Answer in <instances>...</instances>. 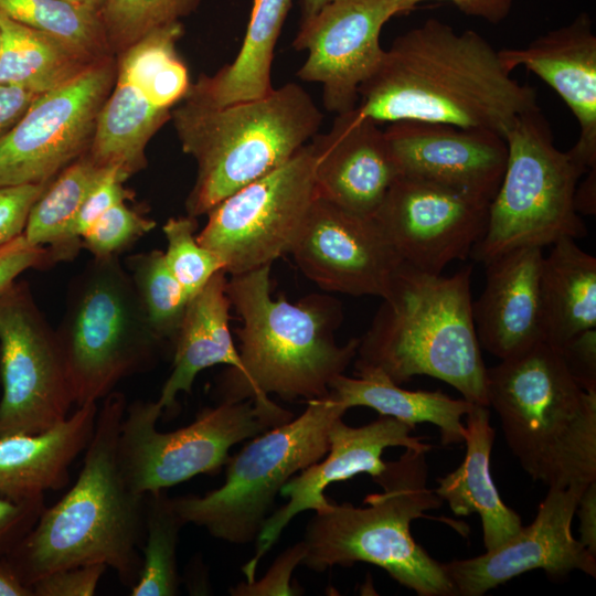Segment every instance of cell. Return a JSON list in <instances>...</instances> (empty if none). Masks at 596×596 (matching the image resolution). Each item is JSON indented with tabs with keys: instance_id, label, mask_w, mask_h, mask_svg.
I'll return each instance as SVG.
<instances>
[{
	"instance_id": "cell-36",
	"label": "cell",
	"mask_w": 596,
	"mask_h": 596,
	"mask_svg": "<svg viewBox=\"0 0 596 596\" xmlns=\"http://www.w3.org/2000/svg\"><path fill=\"white\" fill-rule=\"evenodd\" d=\"M200 0H105L99 11L113 54H118L147 33L181 21Z\"/></svg>"
},
{
	"instance_id": "cell-39",
	"label": "cell",
	"mask_w": 596,
	"mask_h": 596,
	"mask_svg": "<svg viewBox=\"0 0 596 596\" xmlns=\"http://www.w3.org/2000/svg\"><path fill=\"white\" fill-rule=\"evenodd\" d=\"M125 181L120 172L114 169L84 200L66 235L67 249L73 258L82 248V237L93 223L109 207L130 198V192L123 185Z\"/></svg>"
},
{
	"instance_id": "cell-22",
	"label": "cell",
	"mask_w": 596,
	"mask_h": 596,
	"mask_svg": "<svg viewBox=\"0 0 596 596\" xmlns=\"http://www.w3.org/2000/svg\"><path fill=\"white\" fill-rule=\"evenodd\" d=\"M499 55L508 71L523 66L561 96L579 126L567 152L584 173L596 169V35L588 14Z\"/></svg>"
},
{
	"instance_id": "cell-17",
	"label": "cell",
	"mask_w": 596,
	"mask_h": 596,
	"mask_svg": "<svg viewBox=\"0 0 596 596\" xmlns=\"http://www.w3.org/2000/svg\"><path fill=\"white\" fill-rule=\"evenodd\" d=\"M292 254L301 273L327 291L385 298L402 263L373 216L313 201Z\"/></svg>"
},
{
	"instance_id": "cell-40",
	"label": "cell",
	"mask_w": 596,
	"mask_h": 596,
	"mask_svg": "<svg viewBox=\"0 0 596 596\" xmlns=\"http://www.w3.org/2000/svg\"><path fill=\"white\" fill-rule=\"evenodd\" d=\"M305 545L301 542L285 550L272 564L264 577L242 582L230 589L234 596L300 595L302 589L291 583V574L301 564Z\"/></svg>"
},
{
	"instance_id": "cell-51",
	"label": "cell",
	"mask_w": 596,
	"mask_h": 596,
	"mask_svg": "<svg viewBox=\"0 0 596 596\" xmlns=\"http://www.w3.org/2000/svg\"><path fill=\"white\" fill-rule=\"evenodd\" d=\"M337 0H301V20L300 22L315 15L326 4Z\"/></svg>"
},
{
	"instance_id": "cell-45",
	"label": "cell",
	"mask_w": 596,
	"mask_h": 596,
	"mask_svg": "<svg viewBox=\"0 0 596 596\" xmlns=\"http://www.w3.org/2000/svg\"><path fill=\"white\" fill-rule=\"evenodd\" d=\"M557 350L577 384L596 392V328L576 334Z\"/></svg>"
},
{
	"instance_id": "cell-29",
	"label": "cell",
	"mask_w": 596,
	"mask_h": 596,
	"mask_svg": "<svg viewBox=\"0 0 596 596\" xmlns=\"http://www.w3.org/2000/svg\"><path fill=\"white\" fill-rule=\"evenodd\" d=\"M541 315L544 342L560 348L576 334L596 328V258L574 238L562 237L543 257Z\"/></svg>"
},
{
	"instance_id": "cell-28",
	"label": "cell",
	"mask_w": 596,
	"mask_h": 596,
	"mask_svg": "<svg viewBox=\"0 0 596 596\" xmlns=\"http://www.w3.org/2000/svg\"><path fill=\"white\" fill-rule=\"evenodd\" d=\"M170 118L171 110L157 106L142 84L117 70L87 153L127 180L147 166V145Z\"/></svg>"
},
{
	"instance_id": "cell-21",
	"label": "cell",
	"mask_w": 596,
	"mask_h": 596,
	"mask_svg": "<svg viewBox=\"0 0 596 596\" xmlns=\"http://www.w3.org/2000/svg\"><path fill=\"white\" fill-rule=\"evenodd\" d=\"M310 146L318 196L359 215L373 216L400 175L384 130L358 107L336 115Z\"/></svg>"
},
{
	"instance_id": "cell-31",
	"label": "cell",
	"mask_w": 596,
	"mask_h": 596,
	"mask_svg": "<svg viewBox=\"0 0 596 596\" xmlns=\"http://www.w3.org/2000/svg\"><path fill=\"white\" fill-rule=\"evenodd\" d=\"M0 38V84L39 95L68 83L100 61L1 12Z\"/></svg>"
},
{
	"instance_id": "cell-33",
	"label": "cell",
	"mask_w": 596,
	"mask_h": 596,
	"mask_svg": "<svg viewBox=\"0 0 596 596\" xmlns=\"http://www.w3.org/2000/svg\"><path fill=\"white\" fill-rule=\"evenodd\" d=\"M184 525L173 499L164 490L145 494L146 542L130 596H174L179 593L177 547Z\"/></svg>"
},
{
	"instance_id": "cell-20",
	"label": "cell",
	"mask_w": 596,
	"mask_h": 596,
	"mask_svg": "<svg viewBox=\"0 0 596 596\" xmlns=\"http://www.w3.org/2000/svg\"><path fill=\"white\" fill-rule=\"evenodd\" d=\"M400 174L458 189L489 201L507 164L499 134L479 128L401 120L384 130Z\"/></svg>"
},
{
	"instance_id": "cell-27",
	"label": "cell",
	"mask_w": 596,
	"mask_h": 596,
	"mask_svg": "<svg viewBox=\"0 0 596 596\" xmlns=\"http://www.w3.org/2000/svg\"><path fill=\"white\" fill-rule=\"evenodd\" d=\"M356 377L341 374L330 383V395L345 409L364 406L415 427L418 423L437 426L444 445L464 444L466 416L473 403L435 391H408L381 370L355 365Z\"/></svg>"
},
{
	"instance_id": "cell-9",
	"label": "cell",
	"mask_w": 596,
	"mask_h": 596,
	"mask_svg": "<svg viewBox=\"0 0 596 596\" xmlns=\"http://www.w3.org/2000/svg\"><path fill=\"white\" fill-rule=\"evenodd\" d=\"M347 409L330 393L308 401L296 418L247 443L225 464L224 483L203 496L172 498L185 524L204 528L213 538L246 544L257 535L281 487L329 449V430Z\"/></svg>"
},
{
	"instance_id": "cell-6",
	"label": "cell",
	"mask_w": 596,
	"mask_h": 596,
	"mask_svg": "<svg viewBox=\"0 0 596 596\" xmlns=\"http://www.w3.org/2000/svg\"><path fill=\"white\" fill-rule=\"evenodd\" d=\"M170 119L196 162L185 210L198 217L292 158L318 134L322 113L302 86L287 83L225 106L184 98Z\"/></svg>"
},
{
	"instance_id": "cell-53",
	"label": "cell",
	"mask_w": 596,
	"mask_h": 596,
	"mask_svg": "<svg viewBox=\"0 0 596 596\" xmlns=\"http://www.w3.org/2000/svg\"><path fill=\"white\" fill-rule=\"evenodd\" d=\"M0 45H1V38H0Z\"/></svg>"
},
{
	"instance_id": "cell-49",
	"label": "cell",
	"mask_w": 596,
	"mask_h": 596,
	"mask_svg": "<svg viewBox=\"0 0 596 596\" xmlns=\"http://www.w3.org/2000/svg\"><path fill=\"white\" fill-rule=\"evenodd\" d=\"M575 210L578 214L594 215L596 212V169L589 170L584 182L576 187Z\"/></svg>"
},
{
	"instance_id": "cell-25",
	"label": "cell",
	"mask_w": 596,
	"mask_h": 596,
	"mask_svg": "<svg viewBox=\"0 0 596 596\" xmlns=\"http://www.w3.org/2000/svg\"><path fill=\"white\" fill-rule=\"evenodd\" d=\"M224 270L214 274L188 302L173 343L172 371L164 382L158 404L175 406L179 393H190L196 375L213 365L225 364L240 372L242 361L230 330L231 301Z\"/></svg>"
},
{
	"instance_id": "cell-11",
	"label": "cell",
	"mask_w": 596,
	"mask_h": 596,
	"mask_svg": "<svg viewBox=\"0 0 596 596\" xmlns=\"http://www.w3.org/2000/svg\"><path fill=\"white\" fill-rule=\"evenodd\" d=\"M158 402L127 404L117 441V462L127 486L145 496L166 490L198 475H215L230 458V449L277 425L292 413L269 396L221 402L205 407L179 429L160 432Z\"/></svg>"
},
{
	"instance_id": "cell-8",
	"label": "cell",
	"mask_w": 596,
	"mask_h": 596,
	"mask_svg": "<svg viewBox=\"0 0 596 596\" xmlns=\"http://www.w3.org/2000/svg\"><path fill=\"white\" fill-rule=\"evenodd\" d=\"M56 334L76 407L150 369L164 347L118 256L94 257L73 281Z\"/></svg>"
},
{
	"instance_id": "cell-52",
	"label": "cell",
	"mask_w": 596,
	"mask_h": 596,
	"mask_svg": "<svg viewBox=\"0 0 596 596\" xmlns=\"http://www.w3.org/2000/svg\"><path fill=\"white\" fill-rule=\"evenodd\" d=\"M62 1L99 14V11L105 0H62Z\"/></svg>"
},
{
	"instance_id": "cell-7",
	"label": "cell",
	"mask_w": 596,
	"mask_h": 596,
	"mask_svg": "<svg viewBox=\"0 0 596 596\" xmlns=\"http://www.w3.org/2000/svg\"><path fill=\"white\" fill-rule=\"evenodd\" d=\"M427 450L405 448L385 461L373 480L382 492L371 493L364 507L331 502L306 526L301 565L321 573L356 562L383 568L419 596H454L443 563L435 561L411 534V523L438 509L443 500L427 485Z\"/></svg>"
},
{
	"instance_id": "cell-37",
	"label": "cell",
	"mask_w": 596,
	"mask_h": 596,
	"mask_svg": "<svg viewBox=\"0 0 596 596\" xmlns=\"http://www.w3.org/2000/svg\"><path fill=\"white\" fill-rule=\"evenodd\" d=\"M196 217L187 215L169 219L162 226L167 240L166 264L191 299L224 265L219 256L200 245L195 231Z\"/></svg>"
},
{
	"instance_id": "cell-2",
	"label": "cell",
	"mask_w": 596,
	"mask_h": 596,
	"mask_svg": "<svg viewBox=\"0 0 596 596\" xmlns=\"http://www.w3.org/2000/svg\"><path fill=\"white\" fill-rule=\"evenodd\" d=\"M126 406L120 392L103 400L75 483L44 508L30 532L0 560L24 585L61 568L96 563L113 568L123 585L136 583L145 496L127 486L117 462Z\"/></svg>"
},
{
	"instance_id": "cell-43",
	"label": "cell",
	"mask_w": 596,
	"mask_h": 596,
	"mask_svg": "<svg viewBox=\"0 0 596 596\" xmlns=\"http://www.w3.org/2000/svg\"><path fill=\"white\" fill-rule=\"evenodd\" d=\"M45 507L44 496L24 500L0 496V560L30 532Z\"/></svg>"
},
{
	"instance_id": "cell-15",
	"label": "cell",
	"mask_w": 596,
	"mask_h": 596,
	"mask_svg": "<svg viewBox=\"0 0 596 596\" xmlns=\"http://www.w3.org/2000/svg\"><path fill=\"white\" fill-rule=\"evenodd\" d=\"M489 204L481 196L400 174L373 217L402 262L440 275L471 253L485 232Z\"/></svg>"
},
{
	"instance_id": "cell-16",
	"label": "cell",
	"mask_w": 596,
	"mask_h": 596,
	"mask_svg": "<svg viewBox=\"0 0 596 596\" xmlns=\"http://www.w3.org/2000/svg\"><path fill=\"white\" fill-rule=\"evenodd\" d=\"M394 15L391 0H337L300 22L292 45L307 57L297 76L321 86L328 111L337 115L356 107L360 86L385 52L382 28Z\"/></svg>"
},
{
	"instance_id": "cell-44",
	"label": "cell",
	"mask_w": 596,
	"mask_h": 596,
	"mask_svg": "<svg viewBox=\"0 0 596 596\" xmlns=\"http://www.w3.org/2000/svg\"><path fill=\"white\" fill-rule=\"evenodd\" d=\"M55 258L46 246L31 244L24 234L0 247V294L11 286L26 269L54 264Z\"/></svg>"
},
{
	"instance_id": "cell-41",
	"label": "cell",
	"mask_w": 596,
	"mask_h": 596,
	"mask_svg": "<svg viewBox=\"0 0 596 596\" xmlns=\"http://www.w3.org/2000/svg\"><path fill=\"white\" fill-rule=\"evenodd\" d=\"M108 567L105 564H86L49 573L32 585L33 596H93Z\"/></svg>"
},
{
	"instance_id": "cell-13",
	"label": "cell",
	"mask_w": 596,
	"mask_h": 596,
	"mask_svg": "<svg viewBox=\"0 0 596 596\" xmlns=\"http://www.w3.org/2000/svg\"><path fill=\"white\" fill-rule=\"evenodd\" d=\"M0 437L38 434L74 405L56 330L24 281L0 294Z\"/></svg>"
},
{
	"instance_id": "cell-3",
	"label": "cell",
	"mask_w": 596,
	"mask_h": 596,
	"mask_svg": "<svg viewBox=\"0 0 596 596\" xmlns=\"http://www.w3.org/2000/svg\"><path fill=\"white\" fill-rule=\"evenodd\" d=\"M270 267L227 279L231 306L242 320L240 372L217 376V402H240L276 394L285 401H307L329 394L330 383L356 356L359 339L340 345L334 331L342 320L341 305L327 296L310 295L298 302L274 299Z\"/></svg>"
},
{
	"instance_id": "cell-10",
	"label": "cell",
	"mask_w": 596,
	"mask_h": 596,
	"mask_svg": "<svg viewBox=\"0 0 596 596\" xmlns=\"http://www.w3.org/2000/svg\"><path fill=\"white\" fill-rule=\"evenodd\" d=\"M505 170L490 201L482 236L470 254L486 264L519 247L552 245L586 235L574 195L584 172L557 149L539 106L520 115L504 136Z\"/></svg>"
},
{
	"instance_id": "cell-23",
	"label": "cell",
	"mask_w": 596,
	"mask_h": 596,
	"mask_svg": "<svg viewBox=\"0 0 596 596\" xmlns=\"http://www.w3.org/2000/svg\"><path fill=\"white\" fill-rule=\"evenodd\" d=\"M543 248L519 247L486 265V284L472 301L480 348L504 360L544 342L540 277Z\"/></svg>"
},
{
	"instance_id": "cell-38",
	"label": "cell",
	"mask_w": 596,
	"mask_h": 596,
	"mask_svg": "<svg viewBox=\"0 0 596 596\" xmlns=\"http://www.w3.org/2000/svg\"><path fill=\"white\" fill-rule=\"evenodd\" d=\"M156 227V222L119 202L104 212L82 237V248L94 257L119 256L138 238Z\"/></svg>"
},
{
	"instance_id": "cell-46",
	"label": "cell",
	"mask_w": 596,
	"mask_h": 596,
	"mask_svg": "<svg viewBox=\"0 0 596 596\" xmlns=\"http://www.w3.org/2000/svg\"><path fill=\"white\" fill-rule=\"evenodd\" d=\"M395 13L401 14L411 11L418 3L426 0H391ZM453 2L461 12L478 17L490 23L502 21L512 7L513 0H447Z\"/></svg>"
},
{
	"instance_id": "cell-14",
	"label": "cell",
	"mask_w": 596,
	"mask_h": 596,
	"mask_svg": "<svg viewBox=\"0 0 596 596\" xmlns=\"http://www.w3.org/2000/svg\"><path fill=\"white\" fill-rule=\"evenodd\" d=\"M116 71L111 55L40 94L0 139V187L49 182L86 153Z\"/></svg>"
},
{
	"instance_id": "cell-48",
	"label": "cell",
	"mask_w": 596,
	"mask_h": 596,
	"mask_svg": "<svg viewBox=\"0 0 596 596\" xmlns=\"http://www.w3.org/2000/svg\"><path fill=\"white\" fill-rule=\"evenodd\" d=\"M579 542L596 556V480L588 482L578 499Z\"/></svg>"
},
{
	"instance_id": "cell-1",
	"label": "cell",
	"mask_w": 596,
	"mask_h": 596,
	"mask_svg": "<svg viewBox=\"0 0 596 596\" xmlns=\"http://www.w3.org/2000/svg\"><path fill=\"white\" fill-rule=\"evenodd\" d=\"M499 51L472 30L428 19L397 36L360 86L356 107L377 124L415 120L494 131L538 107Z\"/></svg>"
},
{
	"instance_id": "cell-24",
	"label": "cell",
	"mask_w": 596,
	"mask_h": 596,
	"mask_svg": "<svg viewBox=\"0 0 596 596\" xmlns=\"http://www.w3.org/2000/svg\"><path fill=\"white\" fill-rule=\"evenodd\" d=\"M96 402L76 407L63 422L38 434L0 437V496L24 500L58 490L94 433Z\"/></svg>"
},
{
	"instance_id": "cell-32",
	"label": "cell",
	"mask_w": 596,
	"mask_h": 596,
	"mask_svg": "<svg viewBox=\"0 0 596 596\" xmlns=\"http://www.w3.org/2000/svg\"><path fill=\"white\" fill-rule=\"evenodd\" d=\"M114 169L99 166L87 152L64 168L33 204L25 238L49 247L56 263L73 259L66 245L68 227L87 195Z\"/></svg>"
},
{
	"instance_id": "cell-19",
	"label": "cell",
	"mask_w": 596,
	"mask_h": 596,
	"mask_svg": "<svg viewBox=\"0 0 596 596\" xmlns=\"http://www.w3.org/2000/svg\"><path fill=\"white\" fill-rule=\"evenodd\" d=\"M414 426L384 415L360 427L348 426L342 417L336 419L329 430L327 457L305 468L281 487L279 493L288 502L265 520L256 539L255 554L242 568L246 582L255 579L260 558L297 514L306 510L321 512L329 508L331 501L326 497L328 486L362 472L372 478L379 476L385 468L382 454L387 447L430 451V444L411 435Z\"/></svg>"
},
{
	"instance_id": "cell-30",
	"label": "cell",
	"mask_w": 596,
	"mask_h": 596,
	"mask_svg": "<svg viewBox=\"0 0 596 596\" xmlns=\"http://www.w3.org/2000/svg\"><path fill=\"white\" fill-rule=\"evenodd\" d=\"M291 0H253L248 25L235 58L214 75H201L184 98L225 106L267 95L274 51Z\"/></svg>"
},
{
	"instance_id": "cell-4",
	"label": "cell",
	"mask_w": 596,
	"mask_h": 596,
	"mask_svg": "<svg viewBox=\"0 0 596 596\" xmlns=\"http://www.w3.org/2000/svg\"><path fill=\"white\" fill-rule=\"evenodd\" d=\"M471 274L472 265L445 277L402 262L389 295L359 339L355 365L376 368L398 385L416 375L432 376L465 400L488 406Z\"/></svg>"
},
{
	"instance_id": "cell-26",
	"label": "cell",
	"mask_w": 596,
	"mask_h": 596,
	"mask_svg": "<svg viewBox=\"0 0 596 596\" xmlns=\"http://www.w3.org/2000/svg\"><path fill=\"white\" fill-rule=\"evenodd\" d=\"M494 436L489 407L473 404L466 415L464 460L437 478L434 489L456 515H480L486 551L501 545L522 526L520 515L502 501L490 475Z\"/></svg>"
},
{
	"instance_id": "cell-12",
	"label": "cell",
	"mask_w": 596,
	"mask_h": 596,
	"mask_svg": "<svg viewBox=\"0 0 596 596\" xmlns=\"http://www.w3.org/2000/svg\"><path fill=\"white\" fill-rule=\"evenodd\" d=\"M309 142L283 166L226 196L207 213L196 240L220 257L227 275L272 265L291 252L318 196Z\"/></svg>"
},
{
	"instance_id": "cell-34",
	"label": "cell",
	"mask_w": 596,
	"mask_h": 596,
	"mask_svg": "<svg viewBox=\"0 0 596 596\" xmlns=\"http://www.w3.org/2000/svg\"><path fill=\"white\" fill-rule=\"evenodd\" d=\"M0 12L62 40L94 60L114 55L98 13L62 0H0Z\"/></svg>"
},
{
	"instance_id": "cell-5",
	"label": "cell",
	"mask_w": 596,
	"mask_h": 596,
	"mask_svg": "<svg viewBox=\"0 0 596 596\" xmlns=\"http://www.w3.org/2000/svg\"><path fill=\"white\" fill-rule=\"evenodd\" d=\"M488 407L522 469L547 488L596 480V392L546 342L486 370Z\"/></svg>"
},
{
	"instance_id": "cell-50",
	"label": "cell",
	"mask_w": 596,
	"mask_h": 596,
	"mask_svg": "<svg viewBox=\"0 0 596 596\" xmlns=\"http://www.w3.org/2000/svg\"><path fill=\"white\" fill-rule=\"evenodd\" d=\"M0 596H33L31 587L24 585L1 561Z\"/></svg>"
},
{
	"instance_id": "cell-35",
	"label": "cell",
	"mask_w": 596,
	"mask_h": 596,
	"mask_svg": "<svg viewBox=\"0 0 596 596\" xmlns=\"http://www.w3.org/2000/svg\"><path fill=\"white\" fill-rule=\"evenodd\" d=\"M125 268L155 334L163 345L173 347L190 299L169 270L163 252L128 256Z\"/></svg>"
},
{
	"instance_id": "cell-42",
	"label": "cell",
	"mask_w": 596,
	"mask_h": 596,
	"mask_svg": "<svg viewBox=\"0 0 596 596\" xmlns=\"http://www.w3.org/2000/svg\"><path fill=\"white\" fill-rule=\"evenodd\" d=\"M49 183L0 187V247L24 233L30 211Z\"/></svg>"
},
{
	"instance_id": "cell-47",
	"label": "cell",
	"mask_w": 596,
	"mask_h": 596,
	"mask_svg": "<svg viewBox=\"0 0 596 596\" xmlns=\"http://www.w3.org/2000/svg\"><path fill=\"white\" fill-rule=\"evenodd\" d=\"M38 96L18 86L0 84V139L20 120Z\"/></svg>"
},
{
	"instance_id": "cell-18",
	"label": "cell",
	"mask_w": 596,
	"mask_h": 596,
	"mask_svg": "<svg viewBox=\"0 0 596 596\" xmlns=\"http://www.w3.org/2000/svg\"><path fill=\"white\" fill-rule=\"evenodd\" d=\"M586 485L549 488L530 525L521 526L504 543L481 555L443 563L455 595L481 596L538 568L555 577L573 571L596 577V556L572 534L573 518Z\"/></svg>"
}]
</instances>
